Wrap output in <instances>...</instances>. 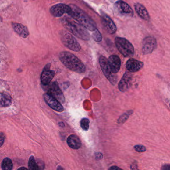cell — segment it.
<instances>
[{
  "label": "cell",
  "mask_w": 170,
  "mask_h": 170,
  "mask_svg": "<svg viewBox=\"0 0 170 170\" xmlns=\"http://www.w3.org/2000/svg\"><path fill=\"white\" fill-rule=\"evenodd\" d=\"M134 8L135 11L140 18L145 21L149 20V14L148 13L147 9L143 5L141 4L140 3H135Z\"/></svg>",
  "instance_id": "e0dca14e"
},
{
  "label": "cell",
  "mask_w": 170,
  "mask_h": 170,
  "mask_svg": "<svg viewBox=\"0 0 170 170\" xmlns=\"http://www.w3.org/2000/svg\"><path fill=\"white\" fill-rule=\"evenodd\" d=\"M12 26L14 30L21 37L27 38L29 36V30L26 26L19 23H12Z\"/></svg>",
  "instance_id": "ac0fdd59"
},
{
  "label": "cell",
  "mask_w": 170,
  "mask_h": 170,
  "mask_svg": "<svg viewBox=\"0 0 170 170\" xmlns=\"http://www.w3.org/2000/svg\"><path fill=\"white\" fill-rule=\"evenodd\" d=\"M142 52L144 54L151 53L156 48L157 46L156 39L152 36H148L143 41Z\"/></svg>",
  "instance_id": "30bf717a"
},
{
  "label": "cell",
  "mask_w": 170,
  "mask_h": 170,
  "mask_svg": "<svg viewBox=\"0 0 170 170\" xmlns=\"http://www.w3.org/2000/svg\"><path fill=\"white\" fill-rule=\"evenodd\" d=\"M57 170H65L64 169H63V168L61 167V166H58V169H57Z\"/></svg>",
  "instance_id": "4dcf8cb0"
},
{
  "label": "cell",
  "mask_w": 170,
  "mask_h": 170,
  "mask_svg": "<svg viewBox=\"0 0 170 170\" xmlns=\"http://www.w3.org/2000/svg\"><path fill=\"white\" fill-rule=\"evenodd\" d=\"M62 25L69 32L83 40H89L90 36L87 29L71 18L65 17L60 20Z\"/></svg>",
  "instance_id": "3957f363"
},
{
  "label": "cell",
  "mask_w": 170,
  "mask_h": 170,
  "mask_svg": "<svg viewBox=\"0 0 170 170\" xmlns=\"http://www.w3.org/2000/svg\"><path fill=\"white\" fill-rule=\"evenodd\" d=\"M18 170H28L25 167H21L19 169H18Z\"/></svg>",
  "instance_id": "1f68e13d"
},
{
  "label": "cell",
  "mask_w": 170,
  "mask_h": 170,
  "mask_svg": "<svg viewBox=\"0 0 170 170\" xmlns=\"http://www.w3.org/2000/svg\"><path fill=\"white\" fill-rule=\"evenodd\" d=\"M109 170H123L121 169L120 168L117 166H112L110 168Z\"/></svg>",
  "instance_id": "f1b7e54d"
},
{
  "label": "cell",
  "mask_w": 170,
  "mask_h": 170,
  "mask_svg": "<svg viewBox=\"0 0 170 170\" xmlns=\"http://www.w3.org/2000/svg\"><path fill=\"white\" fill-rule=\"evenodd\" d=\"M13 168V164L10 158H5L2 163V169L3 170H12Z\"/></svg>",
  "instance_id": "7402d4cb"
},
{
  "label": "cell",
  "mask_w": 170,
  "mask_h": 170,
  "mask_svg": "<svg viewBox=\"0 0 170 170\" xmlns=\"http://www.w3.org/2000/svg\"><path fill=\"white\" fill-rule=\"evenodd\" d=\"M68 145L73 149H78L81 146V141L76 135H71L67 139Z\"/></svg>",
  "instance_id": "d6986e66"
},
{
  "label": "cell",
  "mask_w": 170,
  "mask_h": 170,
  "mask_svg": "<svg viewBox=\"0 0 170 170\" xmlns=\"http://www.w3.org/2000/svg\"><path fill=\"white\" fill-rule=\"evenodd\" d=\"M69 6L70 7L71 10L68 15L77 21L80 25L91 32H94L97 29L95 22L83 10L76 5L70 4Z\"/></svg>",
  "instance_id": "6da1fadb"
},
{
  "label": "cell",
  "mask_w": 170,
  "mask_h": 170,
  "mask_svg": "<svg viewBox=\"0 0 170 170\" xmlns=\"http://www.w3.org/2000/svg\"><path fill=\"white\" fill-rule=\"evenodd\" d=\"M50 67H51L50 64L47 65L44 68V70L41 73V83L44 86H48L49 85L55 76V71L50 70Z\"/></svg>",
  "instance_id": "4fadbf2b"
},
{
  "label": "cell",
  "mask_w": 170,
  "mask_h": 170,
  "mask_svg": "<svg viewBox=\"0 0 170 170\" xmlns=\"http://www.w3.org/2000/svg\"><path fill=\"white\" fill-rule=\"evenodd\" d=\"M114 11L117 16L123 19L132 18L134 15L133 9L127 3L122 0L115 2Z\"/></svg>",
  "instance_id": "8992f818"
},
{
  "label": "cell",
  "mask_w": 170,
  "mask_h": 170,
  "mask_svg": "<svg viewBox=\"0 0 170 170\" xmlns=\"http://www.w3.org/2000/svg\"><path fill=\"white\" fill-rule=\"evenodd\" d=\"M102 157V154L100 153H97V154H96V158L97 159H101Z\"/></svg>",
  "instance_id": "f546056e"
},
{
  "label": "cell",
  "mask_w": 170,
  "mask_h": 170,
  "mask_svg": "<svg viewBox=\"0 0 170 170\" xmlns=\"http://www.w3.org/2000/svg\"><path fill=\"white\" fill-rule=\"evenodd\" d=\"M60 39L63 45L67 48L75 52L81 50V46L76 38L69 32L62 30L60 32Z\"/></svg>",
  "instance_id": "5b68a950"
},
{
  "label": "cell",
  "mask_w": 170,
  "mask_h": 170,
  "mask_svg": "<svg viewBox=\"0 0 170 170\" xmlns=\"http://www.w3.org/2000/svg\"><path fill=\"white\" fill-rule=\"evenodd\" d=\"M101 22L104 29L109 34H114L117 31V27L114 22L107 14L101 12Z\"/></svg>",
  "instance_id": "ba28073f"
},
{
  "label": "cell",
  "mask_w": 170,
  "mask_h": 170,
  "mask_svg": "<svg viewBox=\"0 0 170 170\" xmlns=\"http://www.w3.org/2000/svg\"><path fill=\"white\" fill-rule=\"evenodd\" d=\"M130 113H125L124 114H122L120 117L118 119V123L119 124H122V123H124V122L126 121H127V119L129 117V115H130Z\"/></svg>",
  "instance_id": "d4e9b609"
},
{
  "label": "cell",
  "mask_w": 170,
  "mask_h": 170,
  "mask_svg": "<svg viewBox=\"0 0 170 170\" xmlns=\"http://www.w3.org/2000/svg\"><path fill=\"white\" fill-rule=\"evenodd\" d=\"M162 170H170L169 164H165L162 166Z\"/></svg>",
  "instance_id": "83f0119b"
},
{
  "label": "cell",
  "mask_w": 170,
  "mask_h": 170,
  "mask_svg": "<svg viewBox=\"0 0 170 170\" xmlns=\"http://www.w3.org/2000/svg\"><path fill=\"white\" fill-rule=\"evenodd\" d=\"M44 97L47 104L53 110L58 112H62L63 111L64 108L63 106H62L61 103L55 98L48 93L44 94Z\"/></svg>",
  "instance_id": "7c38bea8"
},
{
  "label": "cell",
  "mask_w": 170,
  "mask_h": 170,
  "mask_svg": "<svg viewBox=\"0 0 170 170\" xmlns=\"http://www.w3.org/2000/svg\"><path fill=\"white\" fill-rule=\"evenodd\" d=\"M99 62L102 71L106 78L112 85H115L117 82V76L111 71L107 58L103 56H101L99 59Z\"/></svg>",
  "instance_id": "52a82bcc"
},
{
  "label": "cell",
  "mask_w": 170,
  "mask_h": 170,
  "mask_svg": "<svg viewBox=\"0 0 170 170\" xmlns=\"http://www.w3.org/2000/svg\"><path fill=\"white\" fill-rule=\"evenodd\" d=\"M108 61L112 72L114 74L117 73L119 71L121 66V60L119 56L116 55H111L109 57Z\"/></svg>",
  "instance_id": "2e32d148"
},
{
  "label": "cell",
  "mask_w": 170,
  "mask_h": 170,
  "mask_svg": "<svg viewBox=\"0 0 170 170\" xmlns=\"http://www.w3.org/2000/svg\"><path fill=\"white\" fill-rule=\"evenodd\" d=\"M5 139V136L4 134L2 132H0V147H1L4 144Z\"/></svg>",
  "instance_id": "4316f807"
},
{
  "label": "cell",
  "mask_w": 170,
  "mask_h": 170,
  "mask_svg": "<svg viewBox=\"0 0 170 170\" xmlns=\"http://www.w3.org/2000/svg\"><path fill=\"white\" fill-rule=\"evenodd\" d=\"M144 66V63L134 58H130L126 63V68L130 72L135 73L141 70Z\"/></svg>",
  "instance_id": "9a60e30c"
},
{
  "label": "cell",
  "mask_w": 170,
  "mask_h": 170,
  "mask_svg": "<svg viewBox=\"0 0 170 170\" xmlns=\"http://www.w3.org/2000/svg\"><path fill=\"white\" fill-rule=\"evenodd\" d=\"M12 103V100L10 95L5 93H0V105L7 107L10 106Z\"/></svg>",
  "instance_id": "44dd1931"
},
{
  "label": "cell",
  "mask_w": 170,
  "mask_h": 170,
  "mask_svg": "<svg viewBox=\"0 0 170 170\" xmlns=\"http://www.w3.org/2000/svg\"><path fill=\"white\" fill-rule=\"evenodd\" d=\"M132 82V75L129 72H126L124 74L122 78L118 84V89L121 92H126L131 86Z\"/></svg>",
  "instance_id": "5bb4252c"
},
{
  "label": "cell",
  "mask_w": 170,
  "mask_h": 170,
  "mask_svg": "<svg viewBox=\"0 0 170 170\" xmlns=\"http://www.w3.org/2000/svg\"><path fill=\"white\" fill-rule=\"evenodd\" d=\"M71 8L69 5L64 4H58L52 6L50 9V12L54 17H62L65 14H69Z\"/></svg>",
  "instance_id": "8fae6325"
},
{
  "label": "cell",
  "mask_w": 170,
  "mask_h": 170,
  "mask_svg": "<svg viewBox=\"0 0 170 170\" xmlns=\"http://www.w3.org/2000/svg\"><path fill=\"white\" fill-rule=\"evenodd\" d=\"M89 123L90 121L88 118H82L80 121V126L82 129H83L84 131H88L89 128Z\"/></svg>",
  "instance_id": "cb8c5ba5"
},
{
  "label": "cell",
  "mask_w": 170,
  "mask_h": 170,
  "mask_svg": "<svg viewBox=\"0 0 170 170\" xmlns=\"http://www.w3.org/2000/svg\"><path fill=\"white\" fill-rule=\"evenodd\" d=\"M59 59L66 67L76 73L85 72L86 67L78 57L68 51H62L59 55Z\"/></svg>",
  "instance_id": "7a4b0ae2"
},
{
  "label": "cell",
  "mask_w": 170,
  "mask_h": 170,
  "mask_svg": "<svg viewBox=\"0 0 170 170\" xmlns=\"http://www.w3.org/2000/svg\"><path fill=\"white\" fill-rule=\"evenodd\" d=\"M92 37L93 40L97 42H101L102 39L101 34L97 29H96V30L93 32L92 34Z\"/></svg>",
  "instance_id": "603a6c76"
},
{
  "label": "cell",
  "mask_w": 170,
  "mask_h": 170,
  "mask_svg": "<svg viewBox=\"0 0 170 170\" xmlns=\"http://www.w3.org/2000/svg\"><path fill=\"white\" fill-rule=\"evenodd\" d=\"M48 85L49 86L48 88V93L55 98L60 103H65V96L62 90L60 89L58 83L55 82L51 85Z\"/></svg>",
  "instance_id": "9c48e42d"
},
{
  "label": "cell",
  "mask_w": 170,
  "mask_h": 170,
  "mask_svg": "<svg viewBox=\"0 0 170 170\" xmlns=\"http://www.w3.org/2000/svg\"><path fill=\"white\" fill-rule=\"evenodd\" d=\"M115 43L118 51L125 57H130L134 54V48L131 43L125 38L116 37Z\"/></svg>",
  "instance_id": "277c9868"
},
{
  "label": "cell",
  "mask_w": 170,
  "mask_h": 170,
  "mask_svg": "<svg viewBox=\"0 0 170 170\" xmlns=\"http://www.w3.org/2000/svg\"><path fill=\"white\" fill-rule=\"evenodd\" d=\"M44 164L41 161H36L33 156L30 157L29 161V170H43Z\"/></svg>",
  "instance_id": "ffe728a7"
},
{
  "label": "cell",
  "mask_w": 170,
  "mask_h": 170,
  "mask_svg": "<svg viewBox=\"0 0 170 170\" xmlns=\"http://www.w3.org/2000/svg\"><path fill=\"white\" fill-rule=\"evenodd\" d=\"M134 148L138 152H144L146 150V147L144 146L141 145L135 146Z\"/></svg>",
  "instance_id": "484cf974"
}]
</instances>
